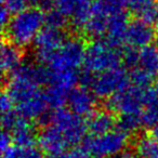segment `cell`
<instances>
[{
	"mask_svg": "<svg viewBox=\"0 0 158 158\" xmlns=\"http://www.w3.org/2000/svg\"><path fill=\"white\" fill-rule=\"evenodd\" d=\"M44 14L39 9L27 8L26 10L15 14L6 27L10 42L16 47H28L35 42L37 36L46 24Z\"/></svg>",
	"mask_w": 158,
	"mask_h": 158,
	"instance_id": "1",
	"label": "cell"
},
{
	"mask_svg": "<svg viewBox=\"0 0 158 158\" xmlns=\"http://www.w3.org/2000/svg\"><path fill=\"white\" fill-rule=\"evenodd\" d=\"M44 125L53 126L63 135L68 146H74L82 142L88 130L82 117L66 108H57L51 114H47L40 119Z\"/></svg>",
	"mask_w": 158,
	"mask_h": 158,
	"instance_id": "2",
	"label": "cell"
},
{
	"mask_svg": "<svg viewBox=\"0 0 158 158\" xmlns=\"http://www.w3.org/2000/svg\"><path fill=\"white\" fill-rule=\"evenodd\" d=\"M121 60L123 52L118 47L110 44L108 40L98 39L87 47L85 66L89 72L98 75L119 67Z\"/></svg>",
	"mask_w": 158,
	"mask_h": 158,
	"instance_id": "3",
	"label": "cell"
},
{
	"mask_svg": "<svg viewBox=\"0 0 158 158\" xmlns=\"http://www.w3.org/2000/svg\"><path fill=\"white\" fill-rule=\"evenodd\" d=\"M86 49L82 40L78 38H70L65 40L54 56L49 63V68L53 73L77 72L82 64H85Z\"/></svg>",
	"mask_w": 158,
	"mask_h": 158,
	"instance_id": "4",
	"label": "cell"
},
{
	"mask_svg": "<svg viewBox=\"0 0 158 158\" xmlns=\"http://www.w3.org/2000/svg\"><path fill=\"white\" fill-rule=\"evenodd\" d=\"M127 142V134L117 130L102 135L86 138L84 140V149L95 158H110L123 154Z\"/></svg>",
	"mask_w": 158,
	"mask_h": 158,
	"instance_id": "5",
	"label": "cell"
},
{
	"mask_svg": "<svg viewBox=\"0 0 158 158\" xmlns=\"http://www.w3.org/2000/svg\"><path fill=\"white\" fill-rule=\"evenodd\" d=\"M147 89L128 86L115 93L106 101V106L112 112L120 115H142L146 101Z\"/></svg>",
	"mask_w": 158,
	"mask_h": 158,
	"instance_id": "6",
	"label": "cell"
},
{
	"mask_svg": "<svg viewBox=\"0 0 158 158\" xmlns=\"http://www.w3.org/2000/svg\"><path fill=\"white\" fill-rule=\"evenodd\" d=\"M93 2V0H44V5L69 18L76 28H85L92 13Z\"/></svg>",
	"mask_w": 158,
	"mask_h": 158,
	"instance_id": "7",
	"label": "cell"
},
{
	"mask_svg": "<svg viewBox=\"0 0 158 158\" xmlns=\"http://www.w3.org/2000/svg\"><path fill=\"white\" fill-rule=\"evenodd\" d=\"M130 76L123 68L116 67L95 75L92 92L98 98H110L129 86Z\"/></svg>",
	"mask_w": 158,
	"mask_h": 158,
	"instance_id": "8",
	"label": "cell"
},
{
	"mask_svg": "<svg viewBox=\"0 0 158 158\" xmlns=\"http://www.w3.org/2000/svg\"><path fill=\"white\" fill-rule=\"evenodd\" d=\"M64 42H65V37L62 29H55L46 26L42 28L35 40L37 59L41 63L49 64Z\"/></svg>",
	"mask_w": 158,
	"mask_h": 158,
	"instance_id": "9",
	"label": "cell"
},
{
	"mask_svg": "<svg viewBox=\"0 0 158 158\" xmlns=\"http://www.w3.org/2000/svg\"><path fill=\"white\" fill-rule=\"evenodd\" d=\"M69 110L80 117H90L97 106V95L87 88H74L68 94Z\"/></svg>",
	"mask_w": 158,
	"mask_h": 158,
	"instance_id": "10",
	"label": "cell"
},
{
	"mask_svg": "<svg viewBox=\"0 0 158 158\" xmlns=\"http://www.w3.org/2000/svg\"><path fill=\"white\" fill-rule=\"evenodd\" d=\"M155 39V29L151 23L142 20H134L130 22L128 27L126 41L132 48H144L153 42Z\"/></svg>",
	"mask_w": 158,
	"mask_h": 158,
	"instance_id": "11",
	"label": "cell"
},
{
	"mask_svg": "<svg viewBox=\"0 0 158 158\" xmlns=\"http://www.w3.org/2000/svg\"><path fill=\"white\" fill-rule=\"evenodd\" d=\"M40 149L49 155H55L60 154L62 152L66 151V147L68 146L67 142L63 138L59 130L54 128L53 126H46L39 134L38 138Z\"/></svg>",
	"mask_w": 158,
	"mask_h": 158,
	"instance_id": "12",
	"label": "cell"
},
{
	"mask_svg": "<svg viewBox=\"0 0 158 158\" xmlns=\"http://www.w3.org/2000/svg\"><path fill=\"white\" fill-rule=\"evenodd\" d=\"M129 24L130 22L128 20V14L126 13V11L119 12L110 16L108 19L107 31H106L108 41L116 47H119V44L126 41Z\"/></svg>",
	"mask_w": 158,
	"mask_h": 158,
	"instance_id": "13",
	"label": "cell"
},
{
	"mask_svg": "<svg viewBox=\"0 0 158 158\" xmlns=\"http://www.w3.org/2000/svg\"><path fill=\"white\" fill-rule=\"evenodd\" d=\"M48 103L44 98V93L40 92L26 102L16 106L18 113L26 119H41L47 115Z\"/></svg>",
	"mask_w": 158,
	"mask_h": 158,
	"instance_id": "14",
	"label": "cell"
},
{
	"mask_svg": "<svg viewBox=\"0 0 158 158\" xmlns=\"http://www.w3.org/2000/svg\"><path fill=\"white\" fill-rule=\"evenodd\" d=\"M127 8L138 20L152 23L156 21L158 5L156 0H127Z\"/></svg>",
	"mask_w": 158,
	"mask_h": 158,
	"instance_id": "15",
	"label": "cell"
},
{
	"mask_svg": "<svg viewBox=\"0 0 158 158\" xmlns=\"http://www.w3.org/2000/svg\"><path fill=\"white\" fill-rule=\"evenodd\" d=\"M115 118L112 113L101 110V112L93 113L88 119L87 127L92 133V135H102L113 131L115 126Z\"/></svg>",
	"mask_w": 158,
	"mask_h": 158,
	"instance_id": "16",
	"label": "cell"
},
{
	"mask_svg": "<svg viewBox=\"0 0 158 158\" xmlns=\"http://www.w3.org/2000/svg\"><path fill=\"white\" fill-rule=\"evenodd\" d=\"M13 139V142L20 147H29L34 146L36 140L35 129L29 123L28 119L21 116L20 120L18 121L12 131L10 132Z\"/></svg>",
	"mask_w": 158,
	"mask_h": 158,
	"instance_id": "17",
	"label": "cell"
},
{
	"mask_svg": "<svg viewBox=\"0 0 158 158\" xmlns=\"http://www.w3.org/2000/svg\"><path fill=\"white\" fill-rule=\"evenodd\" d=\"M0 64L3 73H12L13 74L21 66L22 62V53L19 47L11 42H7L1 46V53H0Z\"/></svg>",
	"mask_w": 158,
	"mask_h": 158,
	"instance_id": "18",
	"label": "cell"
},
{
	"mask_svg": "<svg viewBox=\"0 0 158 158\" xmlns=\"http://www.w3.org/2000/svg\"><path fill=\"white\" fill-rule=\"evenodd\" d=\"M143 125L154 128L158 125V91L147 89L146 101L142 112Z\"/></svg>",
	"mask_w": 158,
	"mask_h": 158,
	"instance_id": "19",
	"label": "cell"
},
{
	"mask_svg": "<svg viewBox=\"0 0 158 158\" xmlns=\"http://www.w3.org/2000/svg\"><path fill=\"white\" fill-rule=\"evenodd\" d=\"M149 75L158 74V47L149 46L144 47L139 51V66Z\"/></svg>",
	"mask_w": 158,
	"mask_h": 158,
	"instance_id": "20",
	"label": "cell"
},
{
	"mask_svg": "<svg viewBox=\"0 0 158 158\" xmlns=\"http://www.w3.org/2000/svg\"><path fill=\"white\" fill-rule=\"evenodd\" d=\"M126 7L127 0H94L92 12L110 19L114 14L125 11Z\"/></svg>",
	"mask_w": 158,
	"mask_h": 158,
	"instance_id": "21",
	"label": "cell"
},
{
	"mask_svg": "<svg viewBox=\"0 0 158 158\" xmlns=\"http://www.w3.org/2000/svg\"><path fill=\"white\" fill-rule=\"evenodd\" d=\"M108 19L97 13H91L90 20L85 26V31L89 36L94 38H100L104 36L107 31Z\"/></svg>",
	"mask_w": 158,
	"mask_h": 158,
	"instance_id": "22",
	"label": "cell"
},
{
	"mask_svg": "<svg viewBox=\"0 0 158 158\" xmlns=\"http://www.w3.org/2000/svg\"><path fill=\"white\" fill-rule=\"evenodd\" d=\"M135 149L140 158H158V142L153 138H140L136 142Z\"/></svg>",
	"mask_w": 158,
	"mask_h": 158,
	"instance_id": "23",
	"label": "cell"
},
{
	"mask_svg": "<svg viewBox=\"0 0 158 158\" xmlns=\"http://www.w3.org/2000/svg\"><path fill=\"white\" fill-rule=\"evenodd\" d=\"M44 93L47 103H48V106L54 108V110L62 108V106L65 104V102H67L68 94H69V92L59 88V87L52 86V85H50L49 88Z\"/></svg>",
	"mask_w": 158,
	"mask_h": 158,
	"instance_id": "24",
	"label": "cell"
},
{
	"mask_svg": "<svg viewBox=\"0 0 158 158\" xmlns=\"http://www.w3.org/2000/svg\"><path fill=\"white\" fill-rule=\"evenodd\" d=\"M142 125V115H120V118L117 121L118 130L127 135L138 131Z\"/></svg>",
	"mask_w": 158,
	"mask_h": 158,
	"instance_id": "25",
	"label": "cell"
},
{
	"mask_svg": "<svg viewBox=\"0 0 158 158\" xmlns=\"http://www.w3.org/2000/svg\"><path fill=\"white\" fill-rule=\"evenodd\" d=\"M2 158H44L41 149L35 146L29 147H11L5 153H2Z\"/></svg>",
	"mask_w": 158,
	"mask_h": 158,
	"instance_id": "26",
	"label": "cell"
},
{
	"mask_svg": "<svg viewBox=\"0 0 158 158\" xmlns=\"http://www.w3.org/2000/svg\"><path fill=\"white\" fill-rule=\"evenodd\" d=\"M152 78H153L152 75H149L145 70L141 69L140 67L132 69L131 74H130V81L132 82V85L142 89H147V87L152 82Z\"/></svg>",
	"mask_w": 158,
	"mask_h": 158,
	"instance_id": "27",
	"label": "cell"
},
{
	"mask_svg": "<svg viewBox=\"0 0 158 158\" xmlns=\"http://www.w3.org/2000/svg\"><path fill=\"white\" fill-rule=\"evenodd\" d=\"M44 22H46V26L55 29H62L66 24V18L57 10L51 9L44 16Z\"/></svg>",
	"mask_w": 158,
	"mask_h": 158,
	"instance_id": "28",
	"label": "cell"
},
{
	"mask_svg": "<svg viewBox=\"0 0 158 158\" xmlns=\"http://www.w3.org/2000/svg\"><path fill=\"white\" fill-rule=\"evenodd\" d=\"M123 62L127 68L134 69L139 66V51L135 48L129 47L123 52Z\"/></svg>",
	"mask_w": 158,
	"mask_h": 158,
	"instance_id": "29",
	"label": "cell"
},
{
	"mask_svg": "<svg viewBox=\"0 0 158 158\" xmlns=\"http://www.w3.org/2000/svg\"><path fill=\"white\" fill-rule=\"evenodd\" d=\"M20 118L21 115L18 112H14V110L3 113L2 118H1V125H2L3 131H7L10 133L12 131V129L14 128V126L20 120Z\"/></svg>",
	"mask_w": 158,
	"mask_h": 158,
	"instance_id": "30",
	"label": "cell"
},
{
	"mask_svg": "<svg viewBox=\"0 0 158 158\" xmlns=\"http://www.w3.org/2000/svg\"><path fill=\"white\" fill-rule=\"evenodd\" d=\"M28 1L29 0H2L3 8H6L10 13H13L14 15L27 9Z\"/></svg>",
	"mask_w": 158,
	"mask_h": 158,
	"instance_id": "31",
	"label": "cell"
},
{
	"mask_svg": "<svg viewBox=\"0 0 158 158\" xmlns=\"http://www.w3.org/2000/svg\"><path fill=\"white\" fill-rule=\"evenodd\" d=\"M48 158H89V154L82 149H66L60 154L55 155H49Z\"/></svg>",
	"mask_w": 158,
	"mask_h": 158,
	"instance_id": "32",
	"label": "cell"
},
{
	"mask_svg": "<svg viewBox=\"0 0 158 158\" xmlns=\"http://www.w3.org/2000/svg\"><path fill=\"white\" fill-rule=\"evenodd\" d=\"M95 79V75L93 73L89 72L88 69L84 70L82 73L79 74V80L78 82L84 88H92L93 82H94Z\"/></svg>",
	"mask_w": 158,
	"mask_h": 158,
	"instance_id": "33",
	"label": "cell"
},
{
	"mask_svg": "<svg viewBox=\"0 0 158 158\" xmlns=\"http://www.w3.org/2000/svg\"><path fill=\"white\" fill-rule=\"evenodd\" d=\"M13 105L14 102L11 99V97L7 92H3L2 95H1V99H0V107H1V110H2V114L10 112V110H12Z\"/></svg>",
	"mask_w": 158,
	"mask_h": 158,
	"instance_id": "34",
	"label": "cell"
},
{
	"mask_svg": "<svg viewBox=\"0 0 158 158\" xmlns=\"http://www.w3.org/2000/svg\"><path fill=\"white\" fill-rule=\"evenodd\" d=\"M12 142H13V139H12L11 134L7 131H3L1 133V138H0V148H1V152L5 153L6 151L11 148Z\"/></svg>",
	"mask_w": 158,
	"mask_h": 158,
	"instance_id": "35",
	"label": "cell"
},
{
	"mask_svg": "<svg viewBox=\"0 0 158 158\" xmlns=\"http://www.w3.org/2000/svg\"><path fill=\"white\" fill-rule=\"evenodd\" d=\"M10 14L11 13H10L6 8H2L1 11H0V23H1L3 28H6V27L8 26L10 20H11V19H10Z\"/></svg>",
	"mask_w": 158,
	"mask_h": 158,
	"instance_id": "36",
	"label": "cell"
},
{
	"mask_svg": "<svg viewBox=\"0 0 158 158\" xmlns=\"http://www.w3.org/2000/svg\"><path fill=\"white\" fill-rule=\"evenodd\" d=\"M119 158H140L138 154L133 153V152H123V154H120Z\"/></svg>",
	"mask_w": 158,
	"mask_h": 158,
	"instance_id": "37",
	"label": "cell"
},
{
	"mask_svg": "<svg viewBox=\"0 0 158 158\" xmlns=\"http://www.w3.org/2000/svg\"><path fill=\"white\" fill-rule=\"evenodd\" d=\"M151 133H152V138L155 139V140L158 142V125L155 126L154 128H152Z\"/></svg>",
	"mask_w": 158,
	"mask_h": 158,
	"instance_id": "38",
	"label": "cell"
},
{
	"mask_svg": "<svg viewBox=\"0 0 158 158\" xmlns=\"http://www.w3.org/2000/svg\"><path fill=\"white\" fill-rule=\"evenodd\" d=\"M156 90L158 91V74L156 75Z\"/></svg>",
	"mask_w": 158,
	"mask_h": 158,
	"instance_id": "39",
	"label": "cell"
},
{
	"mask_svg": "<svg viewBox=\"0 0 158 158\" xmlns=\"http://www.w3.org/2000/svg\"><path fill=\"white\" fill-rule=\"evenodd\" d=\"M31 1H34V2H39V1H44V0H31Z\"/></svg>",
	"mask_w": 158,
	"mask_h": 158,
	"instance_id": "40",
	"label": "cell"
},
{
	"mask_svg": "<svg viewBox=\"0 0 158 158\" xmlns=\"http://www.w3.org/2000/svg\"><path fill=\"white\" fill-rule=\"evenodd\" d=\"M157 47H158V38H157Z\"/></svg>",
	"mask_w": 158,
	"mask_h": 158,
	"instance_id": "41",
	"label": "cell"
}]
</instances>
